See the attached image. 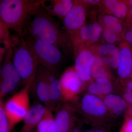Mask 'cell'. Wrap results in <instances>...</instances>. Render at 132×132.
Returning <instances> with one entry per match:
<instances>
[{"label": "cell", "mask_w": 132, "mask_h": 132, "mask_svg": "<svg viewBox=\"0 0 132 132\" xmlns=\"http://www.w3.org/2000/svg\"><path fill=\"white\" fill-rule=\"evenodd\" d=\"M27 28L36 38L56 46L65 56L68 57L71 53L73 55L68 36L61 30L60 24L54 17L46 12L42 5L33 15Z\"/></svg>", "instance_id": "6da1fadb"}, {"label": "cell", "mask_w": 132, "mask_h": 132, "mask_svg": "<svg viewBox=\"0 0 132 132\" xmlns=\"http://www.w3.org/2000/svg\"><path fill=\"white\" fill-rule=\"evenodd\" d=\"M43 1L1 0L0 20L17 34L22 36Z\"/></svg>", "instance_id": "7a4b0ae2"}, {"label": "cell", "mask_w": 132, "mask_h": 132, "mask_svg": "<svg viewBox=\"0 0 132 132\" xmlns=\"http://www.w3.org/2000/svg\"><path fill=\"white\" fill-rule=\"evenodd\" d=\"M9 40L13 49L12 61L24 86L35 82L39 64L31 48L21 36H10Z\"/></svg>", "instance_id": "3957f363"}, {"label": "cell", "mask_w": 132, "mask_h": 132, "mask_svg": "<svg viewBox=\"0 0 132 132\" xmlns=\"http://www.w3.org/2000/svg\"><path fill=\"white\" fill-rule=\"evenodd\" d=\"M21 36L31 48L39 64L58 76L65 60L60 50L52 43L36 38L27 28Z\"/></svg>", "instance_id": "277c9868"}, {"label": "cell", "mask_w": 132, "mask_h": 132, "mask_svg": "<svg viewBox=\"0 0 132 132\" xmlns=\"http://www.w3.org/2000/svg\"><path fill=\"white\" fill-rule=\"evenodd\" d=\"M35 84L29 82L4 103V109L9 124V132L24 120L31 108L29 91Z\"/></svg>", "instance_id": "5b68a950"}, {"label": "cell", "mask_w": 132, "mask_h": 132, "mask_svg": "<svg viewBox=\"0 0 132 132\" xmlns=\"http://www.w3.org/2000/svg\"><path fill=\"white\" fill-rule=\"evenodd\" d=\"M13 49L10 45L3 59L0 73V98L14 90L21 80L13 61Z\"/></svg>", "instance_id": "8992f818"}, {"label": "cell", "mask_w": 132, "mask_h": 132, "mask_svg": "<svg viewBox=\"0 0 132 132\" xmlns=\"http://www.w3.org/2000/svg\"><path fill=\"white\" fill-rule=\"evenodd\" d=\"M86 10L82 1H74L72 7L62 21L69 39L86 24Z\"/></svg>", "instance_id": "52a82bcc"}, {"label": "cell", "mask_w": 132, "mask_h": 132, "mask_svg": "<svg viewBox=\"0 0 132 132\" xmlns=\"http://www.w3.org/2000/svg\"><path fill=\"white\" fill-rule=\"evenodd\" d=\"M74 67L79 77L83 82L89 81L92 77L94 54L89 47L80 50L75 56Z\"/></svg>", "instance_id": "ba28073f"}, {"label": "cell", "mask_w": 132, "mask_h": 132, "mask_svg": "<svg viewBox=\"0 0 132 132\" xmlns=\"http://www.w3.org/2000/svg\"><path fill=\"white\" fill-rule=\"evenodd\" d=\"M62 88V100L72 99L81 90L83 82L79 77L74 68L66 69L60 79Z\"/></svg>", "instance_id": "9c48e42d"}, {"label": "cell", "mask_w": 132, "mask_h": 132, "mask_svg": "<svg viewBox=\"0 0 132 132\" xmlns=\"http://www.w3.org/2000/svg\"><path fill=\"white\" fill-rule=\"evenodd\" d=\"M118 73L122 79H126L131 75L132 69V46L123 40L119 46Z\"/></svg>", "instance_id": "30bf717a"}, {"label": "cell", "mask_w": 132, "mask_h": 132, "mask_svg": "<svg viewBox=\"0 0 132 132\" xmlns=\"http://www.w3.org/2000/svg\"><path fill=\"white\" fill-rule=\"evenodd\" d=\"M46 108L40 104L31 106L23 120L21 132H32L44 116Z\"/></svg>", "instance_id": "8fae6325"}, {"label": "cell", "mask_w": 132, "mask_h": 132, "mask_svg": "<svg viewBox=\"0 0 132 132\" xmlns=\"http://www.w3.org/2000/svg\"><path fill=\"white\" fill-rule=\"evenodd\" d=\"M100 6L103 12L115 16L121 20H126L130 7L125 1L104 0L101 1Z\"/></svg>", "instance_id": "7c38bea8"}, {"label": "cell", "mask_w": 132, "mask_h": 132, "mask_svg": "<svg viewBox=\"0 0 132 132\" xmlns=\"http://www.w3.org/2000/svg\"><path fill=\"white\" fill-rule=\"evenodd\" d=\"M46 1L43 0L42 7L49 15L55 16L62 21L73 6L74 1L53 0L50 6L46 5Z\"/></svg>", "instance_id": "4fadbf2b"}, {"label": "cell", "mask_w": 132, "mask_h": 132, "mask_svg": "<svg viewBox=\"0 0 132 132\" xmlns=\"http://www.w3.org/2000/svg\"><path fill=\"white\" fill-rule=\"evenodd\" d=\"M81 108L86 113L91 115L100 116L106 113V106L98 97L93 94L86 95L82 97Z\"/></svg>", "instance_id": "5bb4252c"}, {"label": "cell", "mask_w": 132, "mask_h": 132, "mask_svg": "<svg viewBox=\"0 0 132 132\" xmlns=\"http://www.w3.org/2000/svg\"><path fill=\"white\" fill-rule=\"evenodd\" d=\"M99 22L103 27L110 29L123 38L125 24L123 21L113 15L102 12L99 15Z\"/></svg>", "instance_id": "9a60e30c"}, {"label": "cell", "mask_w": 132, "mask_h": 132, "mask_svg": "<svg viewBox=\"0 0 132 132\" xmlns=\"http://www.w3.org/2000/svg\"><path fill=\"white\" fill-rule=\"evenodd\" d=\"M71 127V116L67 109L62 108L54 117V132H69Z\"/></svg>", "instance_id": "2e32d148"}, {"label": "cell", "mask_w": 132, "mask_h": 132, "mask_svg": "<svg viewBox=\"0 0 132 132\" xmlns=\"http://www.w3.org/2000/svg\"><path fill=\"white\" fill-rule=\"evenodd\" d=\"M35 84L36 94L41 101L48 106L51 105L50 84L44 79L36 76Z\"/></svg>", "instance_id": "e0dca14e"}, {"label": "cell", "mask_w": 132, "mask_h": 132, "mask_svg": "<svg viewBox=\"0 0 132 132\" xmlns=\"http://www.w3.org/2000/svg\"><path fill=\"white\" fill-rule=\"evenodd\" d=\"M94 54L101 58H111L119 54V47L116 45L103 43L95 44L89 46Z\"/></svg>", "instance_id": "ac0fdd59"}, {"label": "cell", "mask_w": 132, "mask_h": 132, "mask_svg": "<svg viewBox=\"0 0 132 132\" xmlns=\"http://www.w3.org/2000/svg\"><path fill=\"white\" fill-rule=\"evenodd\" d=\"M112 85L108 79L99 78L91 83L88 87V92L92 94H108L112 92Z\"/></svg>", "instance_id": "d6986e66"}, {"label": "cell", "mask_w": 132, "mask_h": 132, "mask_svg": "<svg viewBox=\"0 0 132 132\" xmlns=\"http://www.w3.org/2000/svg\"><path fill=\"white\" fill-rule=\"evenodd\" d=\"M104 102L115 114L119 115L126 108V102L119 96L114 94H108L105 97Z\"/></svg>", "instance_id": "ffe728a7"}, {"label": "cell", "mask_w": 132, "mask_h": 132, "mask_svg": "<svg viewBox=\"0 0 132 132\" xmlns=\"http://www.w3.org/2000/svg\"><path fill=\"white\" fill-rule=\"evenodd\" d=\"M37 128V132H54V117L52 110L49 108H47L45 114Z\"/></svg>", "instance_id": "44dd1931"}, {"label": "cell", "mask_w": 132, "mask_h": 132, "mask_svg": "<svg viewBox=\"0 0 132 132\" xmlns=\"http://www.w3.org/2000/svg\"><path fill=\"white\" fill-rule=\"evenodd\" d=\"M101 58L94 54V61L92 71V77L95 79L99 78L108 79V73Z\"/></svg>", "instance_id": "7402d4cb"}, {"label": "cell", "mask_w": 132, "mask_h": 132, "mask_svg": "<svg viewBox=\"0 0 132 132\" xmlns=\"http://www.w3.org/2000/svg\"><path fill=\"white\" fill-rule=\"evenodd\" d=\"M90 26V38L88 47L96 44L98 42L103 35V28L99 22H93L89 24Z\"/></svg>", "instance_id": "603a6c76"}, {"label": "cell", "mask_w": 132, "mask_h": 132, "mask_svg": "<svg viewBox=\"0 0 132 132\" xmlns=\"http://www.w3.org/2000/svg\"><path fill=\"white\" fill-rule=\"evenodd\" d=\"M103 28L102 37L105 44L116 45L119 43H120L123 40V38L121 36L118 35L110 29L104 27Z\"/></svg>", "instance_id": "cb8c5ba5"}, {"label": "cell", "mask_w": 132, "mask_h": 132, "mask_svg": "<svg viewBox=\"0 0 132 132\" xmlns=\"http://www.w3.org/2000/svg\"><path fill=\"white\" fill-rule=\"evenodd\" d=\"M50 86V97L51 104H54L62 100V88L60 79L51 82Z\"/></svg>", "instance_id": "d4e9b609"}, {"label": "cell", "mask_w": 132, "mask_h": 132, "mask_svg": "<svg viewBox=\"0 0 132 132\" xmlns=\"http://www.w3.org/2000/svg\"><path fill=\"white\" fill-rule=\"evenodd\" d=\"M0 132H9V124L4 109V103L0 99Z\"/></svg>", "instance_id": "484cf974"}, {"label": "cell", "mask_w": 132, "mask_h": 132, "mask_svg": "<svg viewBox=\"0 0 132 132\" xmlns=\"http://www.w3.org/2000/svg\"><path fill=\"white\" fill-rule=\"evenodd\" d=\"M9 28L2 21L0 20V39L1 44H3L8 40L10 35Z\"/></svg>", "instance_id": "4316f807"}, {"label": "cell", "mask_w": 132, "mask_h": 132, "mask_svg": "<svg viewBox=\"0 0 132 132\" xmlns=\"http://www.w3.org/2000/svg\"><path fill=\"white\" fill-rule=\"evenodd\" d=\"M123 39L132 46V30L126 26L125 24Z\"/></svg>", "instance_id": "83f0119b"}, {"label": "cell", "mask_w": 132, "mask_h": 132, "mask_svg": "<svg viewBox=\"0 0 132 132\" xmlns=\"http://www.w3.org/2000/svg\"><path fill=\"white\" fill-rule=\"evenodd\" d=\"M124 97L127 102L132 104V87L127 88L124 94Z\"/></svg>", "instance_id": "f1b7e54d"}, {"label": "cell", "mask_w": 132, "mask_h": 132, "mask_svg": "<svg viewBox=\"0 0 132 132\" xmlns=\"http://www.w3.org/2000/svg\"><path fill=\"white\" fill-rule=\"evenodd\" d=\"M86 6L88 5H100L101 1L98 0H83L82 1Z\"/></svg>", "instance_id": "f546056e"}, {"label": "cell", "mask_w": 132, "mask_h": 132, "mask_svg": "<svg viewBox=\"0 0 132 132\" xmlns=\"http://www.w3.org/2000/svg\"><path fill=\"white\" fill-rule=\"evenodd\" d=\"M123 132H132V119L128 121Z\"/></svg>", "instance_id": "4dcf8cb0"}, {"label": "cell", "mask_w": 132, "mask_h": 132, "mask_svg": "<svg viewBox=\"0 0 132 132\" xmlns=\"http://www.w3.org/2000/svg\"><path fill=\"white\" fill-rule=\"evenodd\" d=\"M126 23L132 24V8H130L126 19Z\"/></svg>", "instance_id": "1f68e13d"}, {"label": "cell", "mask_w": 132, "mask_h": 132, "mask_svg": "<svg viewBox=\"0 0 132 132\" xmlns=\"http://www.w3.org/2000/svg\"><path fill=\"white\" fill-rule=\"evenodd\" d=\"M125 2L130 8H132V0H126Z\"/></svg>", "instance_id": "d6a6232c"}, {"label": "cell", "mask_w": 132, "mask_h": 132, "mask_svg": "<svg viewBox=\"0 0 132 132\" xmlns=\"http://www.w3.org/2000/svg\"><path fill=\"white\" fill-rule=\"evenodd\" d=\"M125 24L126 26H127L132 30V24H128V23H126V22H125Z\"/></svg>", "instance_id": "836d02e7"}, {"label": "cell", "mask_w": 132, "mask_h": 132, "mask_svg": "<svg viewBox=\"0 0 132 132\" xmlns=\"http://www.w3.org/2000/svg\"><path fill=\"white\" fill-rule=\"evenodd\" d=\"M86 132H105L104 131H100V130H97V131H89Z\"/></svg>", "instance_id": "e575fe53"}, {"label": "cell", "mask_w": 132, "mask_h": 132, "mask_svg": "<svg viewBox=\"0 0 132 132\" xmlns=\"http://www.w3.org/2000/svg\"><path fill=\"white\" fill-rule=\"evenodd\" d=\"M73 132H79L78 131V130H77V129H75L74 130V131Z\"/></svg>", "instance_id": "d590c367"}, {"label": "cell", "mask_w": 132, "mask_h": 132, "mask_svg": "<svg viewBox=\"0 0 132 132\" xmlns=\"http://www.w3.org/2000/svg\"><path fill=\"white\" fill-rule=\"evenodd\" d=\"M130 76L131 77V78L132 79V69L131 71V75H130Z\"/></svg>", "instance_id": "8d00e7d4"}, {"label": "cell", "mask_w": 132, "mask_h": 132, "mask_svg": "<svg viewBox=\"0 0 132 132\" xmlns=\"http://www.w3.org/2000/svg\"><path fill=\"white\" fill-rule=\"evenodd\" d=\"M36 132H37V131H36Z\"/></svg>", "instance_id": "74e56055"}]
</instances>
